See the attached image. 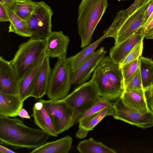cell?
Returning a JSON list of instances; mask_svg holds the SVG:
<instances>
[{
    "instance_id": "obj_20",
    "label": "cell",
    "mask_w": 153,
    "mask_h": 153,
    "mask_svg": "<svg viewBox=\"0 0 153 153\" xmlns=\"http://www.w3.org/2000/svg\"><path fill=\"white\" fill-rule=\"evenodd\" d=\"M108 77L118 88L124 91V80L120 65L110 56H104L99 65Z\"/></svg>"
},
{
    "instance_id": "obj_30",
    "label": "cell",
    "mask_w": 153,
    "mask_h": 153,
    "mask_svg": "<svg viewBox=\"0 0 153 153\" xmlns=\"http://www.w3.org/2000/svg\"><path fill=\"white\" fill-rule=\"evenodd\" d=\"M139 67L140 60L139 58L120 68L123 73L124 83L135 73Z\"/></svg>"
},
{
    "instance_id": "obj_29",
    "label": "cell",
    "mask_w": 153,
    "mask_h": 153,
    "mask_svg": "<svg viewBox=\"0 0 153 153\" xmlns=\"http://www.w3.org/2000/svg\"><path fill=\"white\" fill-rule=\"evenodd\" d=\"M140 89H143L139 68L135 73L124 83V91H130Z\"/></svg>"
},
{
    "instance_id": "obj_21",
    "label": "cell",
    "mask_w": 153,
    "mask_h": 153,
    "mask_svg": "<svg viewBox=\"0 0 153 153\" xmlns=\"http://www.w3.org/2000/svg\"><path fill=\"white\" fill-rule=\"evenodd\" d=\"M73 139L66 136L56 140L46 143L33 149L31 153H68L71 147Z\"/></svg>"
},
{
    "instance_id": "obj_17",
    "label": "cell",
    "mask_w": 153,
    "mask_h": 153,
    "mask_svg": "<svg viewBox=\"0 0 153 153\" xmlns=\"http://www.w3.org/2000/svg\"><path fill=\"white\" fill-rule=\"evenodd\" d=\"M23 104L18 95L0 92V116L10 117L18 116Z\"/></svg>"
},
{
    "instance_id": "obj_33",
    "label": "cell",
    "mask_w": 153,
    "mask_h": 153,
    "mask_svg": "<svg viewBox=\"0 0 153 153\" xmlns=\"http://www.w3.org/2000/svg\"><path fill=\"white\" fill-rule=\"evenodd\" d=\"M0 21L7 22L10 21L7 9L5 5L0 3Z\"/></svg>"
},
{
    "instance_id": "obj_19",
    "label": "cell",
    "mask_w": 153,
    "mask_h": 153,
    "mask_svg": "<svg viewBox=\"0 0 153 153\" xmlns=\"http://www.w3.org/2000/svg\"><path fill=\"white\" fill-rule=\"evenodd\" d=\"M120 97L128 106L133 109L143 114L151 111L148 106L143 89L124 91Z\"/></svg>"
},
{
    "instance_id": "obj_16",
    "label": "cell",
    "mask_w": 153,
    "mask_h": 153,
    "mask_svg": "<svg viewBox=\"0 0 153 153\" xmlns=\"http://www.w3.org/2000/svg\"><path fill=\"white\" fill-rule=\"evenodd\" d=\"M141 29L133 36L111 48L109 56L113 61L120 65L134 48L143 40L144 37L141 33Z\"/></svg>"
},
{
    "instance_id": "obj_2",
    "label": "cell",
    "mask_w": 153,
    "mask_h": 153,
    "mask_svg": "<svg viewBox=\"0 0 153 153\" xmlns=\"http://www.w3.org/2000/svg\"><path fill=\"white\" fill-rule=\"evenodd\" d=\"M152 0H135L129 7L117 12L104 33L115 39L117 45L137 33L143 26L146 11Z\"/></svg>"
},
{
    "instance_id": "obj_39",
    "label": "cell",
    "mask_w": 153,
    "mask_h": 153,
    "mask_svg": "<svg viewBox=\"0 0 153 153\" xmlns=\"http://www.w3.org/2000/svg\"><path fill=\"white\" fill-rule=\"evenodd\" d=\"M14 0H4V5L7 7L11 8Z\"/></svg>"
},
{
    "instance_id": "obj_3",
    "label": "cell",
    "mask_w": 153,
    "mask_h": 153,
    "mask_svg": "<svg viewBox=\"0 0 153 153\" xmlns=\"http://www.w3.org/2000/svg\"><path fill=\"white\" fill-rule=\"evenodd\" d=\"M108 6V0H82L78 8V31L82 48L89 45L94 32Z\"/></svg>"
},
{
    "instance_id": "obj_36",
    "label": "cell",
    "mask_w": 153,
    "mask_h": 153,
    "mask_svg": "<svg viewBox=\"0 0 153 153\" xmlns=\"http://www.w3.org/2000/svg\"><path fill=\"white\" fill-rule=\"evenodd\" d=\"M152 28H153V19L146 27L143 29H141V33L144 37L147 33Z\"/></svg>"
},
{
    "instance_id": "obj_35",
    "label": "cell",
    "mask_w": 153,
    "mask_h": 153,
    "mask_svg": "<svg viewBox=\"0 0 153 153\" xmlns=\"http://www.w3.org/2000/svg\"><path fill=\"white\" fill-rule=\"evenodd\" d=\"M89 131L81 127H79V129L77 132L76 137L78 138H83L85 137Z\"/></svg>"
},
{
    "instance_id": "obj_37",
    "label": "cell",
    "mask_w": 153,
    "mask_h": 153,
    "mask_svg": "<svg viewBox=\"0 0 153 153\" xmlns=\"http://www.w3.org/2000/svg\"><path fill=\"white\" fill-rule=\"evenodd\" d=\"M19 116L23 118L30 119V117L27 111L22 108L20 111L19 113Z\"/></svg>"
},
{
    "instance_id": "obj_15",
    "label": "cell",
    "mask_w": 153,
    "mask_h": 153,
    "mask_svg": "<svg viewBox=\"0 0 153 153\" xmlns=\"http://www.w3.org/2000/svg\"><path fill=\"white\" fill-rule=\"evenodd\" d=\"M32 116L35 124L41 129L50 136H58L48 111L44 104L39 100L34 105Z\"/></svg>"
},
{
    "instance_id": "obj_42",
    "label": "cell",
    "mask_w": 153,
    "mask_h": 153,
    "mask_svg": "<svg viewBox=\"0 0 153 153\" xmlns=\"http://www.w3.org/2000/svg\"><path fill=\"white\" fill-rule=\"evenodd\" d=\"M117 0L118 1H120L122 0Z\"/></svg>"
},
{
    "instance_id": "obj_8",
    "label": "cell",
    "mask_w": 153,
    "mask_h": 153,
    "mask_svg": "<svg viewBox=\"0 0 153 153\" xmlns=\"http://www.w3.org/2000/svg\"><path fill=\"white\" fill-rule=\"evenodd\" d=\"M45 105L51 116L56 133L60 134L74 125L73 111L61 100L39 99Z\"/></svg>"
},
{
    "instance_id": "obj_11",
    "label": "cell",
    "mask_w": 153,
    "mask_h": 153,
    "mask_svg": "<svg viewBox=\"0 0 153 153\" xmlns=\"http://www.w3.org/2000/svg\"><path fill=\"white\" fill-rule=\"evenodd\" d=\"M107 51L102 47L94 51L76 70L72 71V84L81 85L88 80L92 73L99 65Z\"/></svg>"
},
{
    "instance_id": "obj_38",
    "label": "cell",
    "mask_w": 153,
    "mask_h": 153,
    "mask_svg": "<svg viewBox=\"0 0 153 153\" xmlns=\"http://www.w3.org/2000/svg\"><path fill=\"white\" fill-rule=\"evenodd\" d=\"M0 152L1 153H15L16 152L1 144L0 145Z\"/></svg>"
},
{
    "instance_id": "obj_4",
    "label": "cell",
    "mask_w": 153,
    "mask_h": 153,
    "mask_svg": "<svg viewBox=\"0 0 153 153\" xmlns=\"http://www.w3.org/2000/svg\"><path fill=\"white\" fill-rule=\"evenodd\" d=\"M45 39L30 38L19 46L13 59L10 61L19 79L22 78L41 56L45 52Z\"/></svg>"
},
{
    "instance_id": "obj_40",
    "label": "cell",
    "mask_w": 153,
    "mask_h": 153,
    "mask_svg": "<svg viewBox=\"0 0 153 153\" xmlns=\"http://www.w3.org/2000/svg\"><path fill=\"white\" fill-rule=\"evenodd\" d=\"M145 37L147 39H153V28L147 33Z\"/></svg>"
},
{
    "instance_id": "obj_31",
    "label": "cell",
    "mask_w": 153,
    "mask_h": 153,
    "mask_svg": "<svg viewBox=\"0 0 153 153\" xmlns=\"http://www.w3.org/2000/svg\"><path fill=\"white\" fill-rule=\"evenodd\" d=\"M143 40L136 45L120 65V68L139 58L141 56L143 49Z\"/></svg>"
},
{
    "instance_id": "obj_25",
    "label": "cell",
    "mask_w": 153,
    "mask_h": 153,
    "mask_svg": "<svg viewBox=\"0 0 153 153\" xmlns=\"http://www.w3.org/2000/svg\"><path fill=\"white\" fill-rule=\"evenodd\" d=\"M77 148L81 153H115L116 151L104 145L101 142H97L93 138L80 141Z\"/></svg>"
},
{
    "instance_id": "obj_10",
    "label": "cell",
    "mask_w": 153,
    "mask_h": 153,
    "mask_svg": "<svg viewBox=\"0 0 153 153\" xmlns=\"http://www.w3.org/2000/svg\"><path fill=\"white\" fill-rule=\"evenodd\" d=\"M90 81L95 86L99 96L111 101L120 97L123 91L114 85L99 65L94 71Z\"/></svg>"
},
{
    "instance_id": "obj_23",
    "label": "cell",
    "mask_w": 153,
    "mask_h": 153,
    "mask_svg": "<svg viewBox=\"0 0 153 153\" xmlns=\"http://www.w3.org/2000/svg\"><path fill=\"white\" fill-rule=\"evenodd\" d=\"M5 7L8 11L10 19L8 32L14 33L23 37L31 38V33L26 21L18 16L10 7Z\"/></svg>"
},
{
    "instance_id": "obj_34",
    "label": "cell",
    "mask_w": 153,
    "mask_h": 153,
    "mask_svg": "<svg viewBox=\"0 0 153 153\" xmlns=\"http://www.w3.org/2000/svg\"><path fill=\"white\" fill-rule=\"evenodd\" d=\"M153 12V0L150 3L143 17V26L145 24Z\"/></svg>"
},
{
    "instance_id": "obj_5",
    "label": "cell",
    "mask_w": 153,
    "mask_h": 153,
    "mask_svg": "<svg viewBox=\"0 0 153 153\" xmlns=\"http://www.w3.org/2000/svg\"><path fill=\"white\" fill-rule=\"evenodd\" d=\"M71 72L68 58L58 59L50 74L46 93L49 99L61 100L68 95L72 85Z\"/></svg>"
},
{
    "instance_id": "obj_18",
    "label": "cell",
    "mask_w": 153,
    "mask_h": 153,
    "mask_svg": "<svg viewBox=\"0 0 153 153\" xmlns=\"http://www.w3.org/2000/svg\"><path fill=\"white\" fill-rule=\"evenodd\" d=\"M51 69L49 57L46 55L38 74L31 97L40 99L46 94Z\"/></svg>"
},
{
    "instance_id": "obj_6",
    "label": "cell",
    "mask_w": 153,
    "mask_h": 153,
    "mask_svg": "<svg viewBox=\"0 0 153 153\" xmlns=\"http://www.w3.org/2000/svg\"><path fill=\"white\" fill-rule=\"evenodd\" d=\"M99 96L95 86L89 81L80 85L61 100L72 109L74 125L76 123L79 118L94 104Z\"/></svg>"
},
{
    "instance_id": "obj_41",
    "label": "cell",
    "mask_w": 153,
    "mask_h": 153,
    "mask_svg": "<svg viewBox=\"0 0 153 153\" xmlns=\"http://www.w3.org/2000/svg\"><path fill=\"white\" fill-rule=\"evenodd\" d=\"M153 19V12L152 13L151 16H150L147 21L145 23V24L141 28V29H143L145 28L146 26L149 24L151 22L152 20Z\"/></svg>"
},
{
    "instance_id": "obj_7",
    "label": "cell",
    "mask_w": 153,
    "mask_h": 153,
    "mask_svg": "<svg viewBox=\"0 0 153 153\" xmlns=\"http://www.w3.org/2000/svg\"><path fill=\"white\" fill-rule=\"evenodd\" d=\"M53 13L45 2H37L35 9L26 21L31 33V38L36 39H46L52 32L51 18Z\"/></svg>"
},
{
    "instance_id": "obj_32",
    "label": "cell",
    "mask_w": 153,
    "mask_h": 153,
    "mask_svg": "<svg viewBox=\"0 0 153 153\" xmlns=\"http://www.w3.org/2000/svg\"><path fill=\"white\" fill-rule=\"evenodd\" d=\"M146 101L150 111L153 112V86L144 91Z\"/></svg>"
},
{
    "instance_id": "obj_1",
    "label": "cell",
    "mask_w": 153,
    "mask_h": 153,
    "mask_svg": "<svg viewBox=\"0 0 153 153\" xmlns=\"http://www.w3.org/2000/svg\"><path fill=\"white\" fill-rule=\"evenodd\" d=\"M50 136L40 129L25 125L18 118L0 116L1 144L34 149L46 143Z\"/></svg>"
},
{
    "instance_id": "obj_28",
    "label": "cell",
    "mask_w": 153,
    "mask_h": 153,
    "mask_svg": "<svg viewBox=\"0 0 153 153\" xmlns=\"http://www.w3.org/2000/svg\"><path fill=\"white\" fill-rule=\"evenodd\" d=\"M113 105L111 101L99 96L94 104L85 111L78 119L76 123L82 119L96 113L104 108Z\"/></svg>"
},
{
    "instance_id": "obj_26",
    "label": "cell",
    "mask_w": 153,
    "mask_h": 153,
    "mask_svg": "<svg viewBox=\"0 0 153 153\" xmlns=\"http://www.w3.org/2000/svg\"><path fill=\"white\" fill-rule=\"evenodd\" d=\"M114 114V111L113 106L106 108L80 121L79 122V127L88 131H92L105 117L113 116Z\"/></svg>"
},
{
    "instance_id": "obj_9",
    "label": "cell",
    "mask_w": 153,
    "mask_h": 153,
    "mask_svg": "<svg viewBox=\"0 0 153 153\" xmlns=\"http://www.w3.org/2000/svg\"><path fill=\"white\" fill-rule=\"evenodd\" d=\"M114 114L116 120H121L131 125L143 128L153 126V112L150 111L143 114L128 106L120 97L114 103Z\"/></svg>"
},
{
    "instance_id": "obj_22",
    "label": "cell",
    "mask_w": 153,
    "mask_h": 153,
    "mask_svg": "<svg viewBox=\"0 0 153 153\" xmlns=\"http://www.w3.org/2000/svg\"><path fill=\"white\" fill-rule=\"evenodd\" d=\"M107 34L104 35L97 40L84 48L75 55L68 58L70 62L72 71L77 69L94 52V50L105 39L108 38Z\"/></svg>"
},
{
    "instance_id": "obj_27",
    "label": "cell",
    "mask_w": 153,
    "mask_h": 153,
    "mask_svg": "<svg viewBox=\"0 0 153 153\" xmlns=\"http://www.w3.org/2000/svg\"><path fill=\"white\" fill-rule=\"evenodd\" d=\"M37 5L31 0H14L11 9L19 18L27 21L30 16Z\"/></svg>"
},
{
    "instance_id": "obj_24",
    "label": "cell",
    "mask_w": 153,
    "mask_h": 153,
    "mask_svg": "<svg viewBox=\"0 0 153 153\" xmlns=\"http://www.w3.org/2000/svg\"><path fill=\"white\" fill-rule=\"evenodd\" d=\"M139 59L143 88L145 91L153 86V60L142 56Z\"/></svg>"
},
{
    "instance_id": "obj_13",
    "label": "cell",
    "mask_w": 153,
    "mask_h": 153,
    "mask_svg": "<svg viewBox=\"0 0 153 153\" xmlns=\"http://www.w3.org/2000/svg\"><path fill=\"white\" fill-rule=\"evenodd\" d=\"M45 39V53L47 56L58 59L67 58V50L70 39L62 31L52 32Z\"/></svg>"
},
{
    "instance_id": "obj_14",
    "label": "cell",
    "mask_w": 153,
    "mask_h": 153,
    "mask_svg": "<svg viewBox=\"0 0 153 153\" xmlns=\"http://www.w3.org/2000/svg\"><path fill=\"white\" fill-rule=\"evenodd\" d=\"M46 56L45 52L24 76L19 79L18 94L23 102L31 97L38 74Z\"/></svg>"
},
{
    "instance_id": "obj_12",
    "label": "cell",
    "mask_w": 153,
    "mask_h": 153,
    "mask_svg": "<svg viewBox=\"0 0 153 153\" xmlns=\"http://www.w3.org/2000/svg\"><path fill=\"white\" fill-rule=\"evenodd\" d=\"M19 79L10 61L0 57V92L18 95Z\"/></svg>"
}]
</instances>
